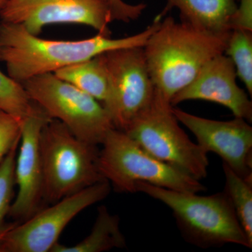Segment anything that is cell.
Segmentation results:
<instances>
[{
  "instance_id": "23",
  "label": "cell",
  "mask_w": 252,
  "mask_h": 252,
  "mask_svg": "<svg viewBox=\"0 0 252 252\" xmlns=\"http://www.w3.org/2000/svg\"><path fill=\"white\" fill-rule=\"evenodd\" d=\"M230 28L252 31V0H240L230 20Z\"/></svg>"
},
{
  "instance_id": "2",
  "label": "cell",
  "mask_w": 252,
  "mask_h": 252,
  "mask_svg": "<svg viewBox=\"0 0 252 252\" xmlns=\"http://www.w3.org/2000/svg\"><path fill=\"white\" fill-rule=\"evenodd\" d=\"M231 31L210 32L172 16L162 19L143 48L155 89L170 102L208 61L224 54Z\"/></svg>"
},
{
  "instance_id": "24",
  "label": "cell",
  "mask_w": 252,
  "mask_h": 252,
  "mask_svg": "<svg viewBox=\"0 0 252 252\" xmlns=\"http://www.w3.org/2000/svg\"><path fill=\"white\" fill-rule=\"evenodd\" d=\"M9 0H0V12L4 9V6L9 2Z\"/></svg>"
},
{
  "instance_id": "22",
  "label": "cell",
  "mask_w": 252,
  "mask_h": 252,
  "mask_svg": "<svg viewBox=\"0 0 252 252\" xmlns=\"http://www.w3.org/2000/svg\"><path fill=\"white\" fill-rule=\"evenodd\" d=\"M109 5L113 21L130 23L140 17L147 5L144 3L130 4L124 0H105Z\"/></svg>"
},
{
  "instance_id": "17",
  "label": "cell",
  "mask_w": 252,
  "mask_h": 252,
  "mask_svg": "<svg viewBox=\"0 0 252 252\" xmlns=\"http://www.w3.org/2000/svg\"><path fill=\"white\" fill-rule=\"evenodd\" d=\"M225 175L224 191L228 195L235 215L252 243V182L242 178L223 162Z\"/></svg>"
},
{
  "instance_id": "20",
  "label": "cell",
  "mask_w": 252,
  "mask_h": 252,
  "mask_svg": "<svg viewBox=\"0 0 252 252\" xmlns=\"http://www.w3.org/2000/svg\"><path fill=\"white\" fill-rule=\"evenodd\" d=\"M18 144L0 162V238L12 223H6L14 196L15 165Z\"/></svg>"
},
{
  "instance_id": "9",
  "label": "cell",
  "mask_w": 252,
  "mask_h": 252,
  "mask_svg": "<svg viewBox=\"0 0 252 252\" xmlns=\"http://www.w3.org/2000/svg\"><path fill=\"white\" fill-rule=\"evenodd\" d=\"M104 56L109 88L102 104L114 128L125 132L152 103L155 86L143 48L113 50Z\"/></svg>"
},
{
  "instance_id": "12",
  "label": "cell",
  "mask_w": 252,
  "mask_h": 252,
  "mask_svg": "<svg viewBox=\"0 0 252 252\" xmlns=\"http://www.w3.org/2000/svg\"><path fill=\"white\" fill-rule=\"evenodd\" d=\"M49 119L37 105L34 112L22 119L15 165V182L18 192L9 214V217L16 222L27 220L42 208L44 181L39 136L43 126Z\"/></svg>"
},
{
  "instance_id": "19",
  "label": "cell",
  "mask_w": 252,
  "mask_h": 252,
  "mask_svg": "<svg viewBox=\"0 0 252 252\" xmlns=\"http://www.w3.org/2000/svg\"><path fill=\"white\" fill-rule=\"evenodd\" d=\"M36 108L22 84L0 70V110L23 119Z\"/></svg>"
},
{
  "instance_id": "18",
  "label": "cell",
  "mask_w": 252,
  "mask_h": 252,
  "mask_svg": "<svg viewBox=\"0 0 252 252\" xmlns=\"http://www.w3.org/2000/svg\"><path fill=\"white\" fill-rule=\"evenodd\" d=\"M224 54L234 64L237 77L252 94V31L232 30Z\"/></svg>"
},
{
  "instance_id": "11",
  "label": "cell",
  "mask_w": 252,
  "mask_h": 252,
  "mask_svg": "<svg viewBox=\"0 0 252 252\" xmlns=\"http://www.w3.org/2000/svg\"><path fill=\"white\" fill-rule=\"evenodd\" d=\"M177 120L195 135L204 151L220 156L223 162L245 180L252 182V127L241 118L226 122L198 117L172 108Z\"/></svg>"
},
{
  "instance_id": "16",
  "label": "cell",
  "mask_w": 252,
  "mask_h": 252,
  "mask_svg": "<svg viewBox=\"0 0 252 252\" xmlns=\"http://www.w3.org/2000/svg\"><path fill=\"white\" fill-rule=\"evenodd\" d=\"M54 74L102 104L107 97L109 78L104 54L61 68Z\"/></svg>"
},
{
  "instance_id": "6",
  "label": "cell",
  "mask_w": 252,
  "mask_h": 252,
  "mask_svg": "<svg viewBox=\"0 0 252 252\" xmlns=\"http://www.w3.org/2000/svg\"><path fill=\"white\" fill-rule=\"evenodd\" d=\"M172 108L155 89L148 108L124 132L152 157L200 181L207 177V153L189 139Z\"/></svg>"
},
{
  "instance_id": "7",
  "label": "cell",
  "mask_w": 252,
  "mask_h": 252,
  "mask_svg": "<svg viewBox=\"0 0 252 252\" xmlns=\"http://www.w3.org/2000/svg\"><path fill=\"white\" fill-rule=\"evenodd\" d=\"M21 84L48 117L62 123L84 142L100 145L114 128L103 104L54 73L35 76Z\"/></svg>"
},
{
  "instance_id": "15",
  "label": "cell",
  "mask_w": 252,
  "mask_h": 252,
  "mask_svg": "<svg viewBox=\"0 0 252 252\" xmlns=\"http://www.w3.org/2000/svg\"><path fill=\"white\" fill-rule=\"evenodd\" d=\"M126 247L119 217L111 214L105 206H100L90 234L73 246L56 244L51 252H102Z\"/></svg>"
},
{
  "instance_id": "10",
  "label": "cell",
  "mask_w": 252,
  "mask_h": 252,
  "mask_svg": "<svg viewBox=\"0 0 252 252\" xmlns=\"http://www.w3.org/2000/svg\"><path fill=\"white\" fill-rule=\"evenodd\" d=\"M1 22L19 25L34 35L46 26L77 24L111 36L113 22L105 0H9L0 12Z\"/></svg>"
},
{
  "instance_id": "8",
  "label": "cell",
  "mask_w": 252,
  "mask_h": 252,
  "mask_svg": "<svg viewBox=\"0 0 252 252\" xmlns=\"http://www.w3.org/2000/svg\"><path fill=\"white\" fill-rule=\"evenodd\" d=\"M103 180L41 208L27 220L11 223L0 238V252H51L61 233L77 215L108 196Z\"/></svg>"
},
{
  "instance_id": "21",
  "label": "cell",
  "mask_w": 252,
  "mask_h": 252,
  "mask_svg": "<svg viewBox=\"0 0 252 252\" xmlns=\"http://www.w3.org/2000/svg\"><path fill=\"white\" fill-rule=\"evenodd\" d=\"M22 119L0 110V162L19 144Z\"/></svg>"
},
{
  "instance_id": "5",
  "label": "cell",
  "mask_w": 252,
  "mask_h": 252,
  "mask_svg": "<svg viewBox=\"0 0 252 252\" xmlns=\"http://www.w3.org/2000/svg\"><path fill=\"white\" fill-rule=\"evenodd\" d=\"M100 145L99 173L118 193H135L141 182L179 191L206 190L200 181L152 157L123 131L111 129Z\"/></svg>"
},
{
  "instance_id": "13",
  "label": "cell",
  "mask_w": 252,
  "mask_h": 252,
  "mask_svg": "<svg viewBox=\"0 0 252 252\" xmlns=\"http://www.w3.org/2000/svg\"><path fill=\"white\" fill-rule=\"evenodd\" d=\"M236 71L231 60L219 55L201 68L193 80L170 99L172 107L187 100H205L223 106L235 117L251 123L252 103L236 82Z\"/></svg>"
},
{
  "instance_id": "4",
  "label": "cell",
  "mask_w": 252,
  "mask_h": 252,
  "mask_svg": "<svg viewBox=\"0 0 252 252\" xmlns=\"http://www.w3.org/2000/svg\"><path fill=\"white\" fill-rule=\"evenodd\" d=\"M98 146L78 138L64 124L49 119L39 136L44 203H55L104 180Z\"/></svg>"
},
{
  "instance_id": "3",
  "label": "cell",
  "mask_w": 252,
  "mask_h": 252,
  "mask_svg": "<svg viewBox=\"0 0 252 252\" xmlns=\"http://www.w3.org/2000/svg\"><path fill=\"white\" fill-rule=\"evenodd\" d=\"M136 192L147 194L168 207L187 243L203 249L226 244L252 248L224 190L200 195L141 182L136 184Z\"/></svg>"
},
{
  "instance_id": "1",
  "label": "cell",
  "mask_w": 252,
  "mask_h": 252,
  "mask_svg": "<svg viewBox=\"0 0 252 252\" xmlns=\"http://www.w3.org/2000/svg\"><path fill=\"white\" fill-rule=\"evenodd\" d=\"M161 21L155 18L144 31L126 37L112 39L97 33L81 40L43 39L19 25L1 22L0 61L5 63L8 75L22 84L32 77L54 73L113 50L144 48Z\"/></svg>"
},
{
  "instance_id": "14",
  "label": "cell",
  "mask_w": 252,
  "mask_h": 252,
  "mask_svg": "<svg viewBox=\"0 0 252 252\" xmlns=\"http://www.w3.org/2000/svg\"><path fill=\"white\" fill-rule=\"evenodd\" d=\"M236 0H167L157 17L162 19L173 9L180 11L181 22L213 33L232 31L230 20L237 9Z\"/></svg>"
}]
</instances>
